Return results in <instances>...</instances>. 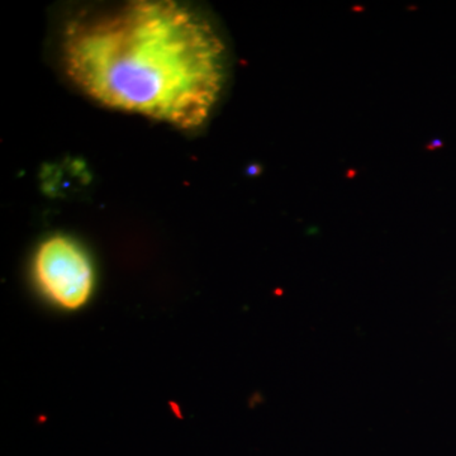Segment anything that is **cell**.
I'll return each instance as SVG.
<instances>
[{
  "mask_svg": "<svg viewBox=\"0 0 456 456\" xmlns=\"http://www.w3.org/2000/svg\"><path fill=\"white\" fill-rule=\"evenodd\" d=\"M33 278L45 298L60 310H80L94 292L93 261L86 248L69 236H51L38 245Z\"/></svg>",
  "mask_w": 456,
  "mask_h": 456,
  "instance_id": "2",
  "label": "cell"
},
{
  "mask_svg": "<svg viewBox=\"0 0 456 456\" xmlns=\"http://www.w3.org/2000/svg\"><path fill=\"white\" fill-rule=\"evenodd\" d=\"M66 77L101 106L198 130L224 94L226 45L211 20L173 0H134L75 16L61 33Z\"/></svg>",
  "mask_w": 456,
  "mask_h": 456,
  "instance_id": "1",
  "label": "cell"
}]
</instances>
